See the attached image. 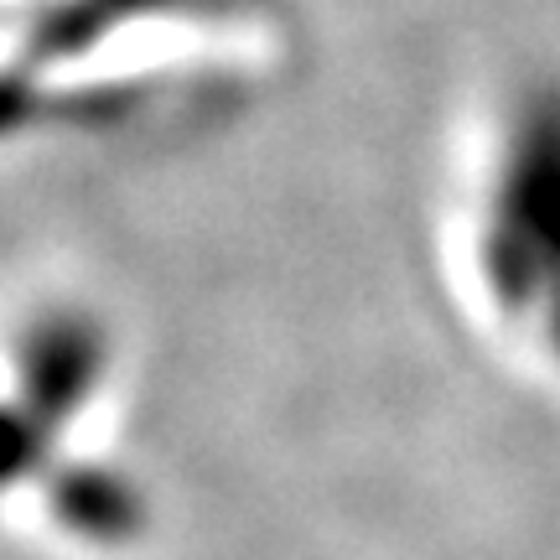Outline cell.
I'll list each match as a JSON object with an SVG mask.
<instances>
[{"instance_id": "6da1fadb", "label": "cell", "mask_w": 560, "mask_h": 560, "mask_svg": "<svg viewBox=\"0 0 560 560\" xmlns=\"http://www.w3.org/2000/svg\"><path fill=\"white\" fill-rule=\"evenodd\" d=\"M482 270L514 317L540 322L560 359V89L524 100L503 145L493 213L482 229Z\"/></svg>"}, {"instance_id": "7a4b0ae2", "label": "cell", "mask_w": 560, "mask_h": 560, "mask_svg": "<svg viewBox=\"0 0 560 560\" xmlns=\"http://www.w3.org/2000/svg\"><path fill=\"white\" fill-rule=\"evenodd\" d=\"M100 363V338L94 327L73 317H58L37 327V338L26 342V389H32V416L58 420L83 400V389L94 380Z\"/></svg>"}, {"instance_id": "277c9868", "label": "cell", "mask_w": 560, "mask_h": 560, "mask_svg": "<svg viewBox=\"0 0 560 560\" xmlns=\"http://www.w3.org/2000/svg\"><path fill=\"white\" fill-rule=\"evenodd\" d=\"M37 457V416L32 410H0V488L21 478Z\"/></svg>"}, {"instance_id": "3957f363", "label": "cell", "mask_w": 560, "mask_h": 560, "mask_svg": "<svg viewBox=\"0 0 560 560\" xmlns=\"http://www.w3.org/2000/svg\"><path fill=\"white\" fill-rule=\"evenodd\" d=\"M58 509H62V520L79 524L83 535H94V540H115V535H125V529L140 520L136 499H130L115 478H104V472H83V478H73L68 488H62Z\"/></svg>"}]
</instances>
